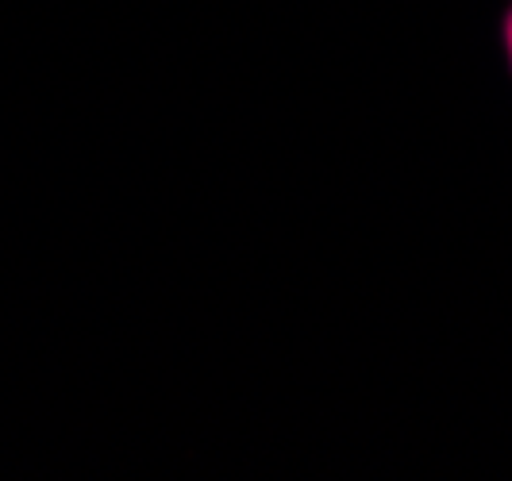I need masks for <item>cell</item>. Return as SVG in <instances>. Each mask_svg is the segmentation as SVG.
<instances>
[{
  "mask_svg": "<svg viewBox=\"0 0 512 481\" xmlns=\"http://www.w3.org/2000/svg\"><path fill=\"white\" fill-rule=\"evenodd\" d=\"M509 54H512V16H509Z\"/></svg>",
  "mask_w": 512,
  "mask_h": 481,
  "instance_id": "obj_1",
  "label": "cell"
}]
</instances>
